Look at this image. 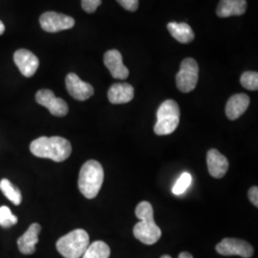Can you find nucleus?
Here are the masks:
<instances>
[{
    "label": "nucleus",
    "mask_w": 258,
    "mask_h": 258,
    "mask_svg": "<svg viewBox=\"0 0 258 258\" xmlns=\"http://www.w3.org/2000/svg\"><path fill=\"white\" fill-rule=\"evenodd\" d=\"M33 155L38 158L51 159L59 163L67 160L72 153V147L68 140L62 137H39L30 145Z\"/></svg>",
    "instance_id": "obj_1"
},
{
    "label": "nucleus",
    "mask_w": 258,
    "mask_h": 258,
    "mask_svg": "<svg viewBox=\"0 0 258 258\" xmlns=\"http://www.w3.org/2000/svg\"><path fill=\"white\" fill-rule=\"evenodd\" d=\"M136 216L140 219L133 229L134 236L146 245H153L162 236V231L154 221V212L151 204L143 201L138 204Z\"/></svg>",
    "instance_id": "obj_2"
},
{
    "label": "nucleus",
    "mask_w": 258,
    "mask_h": 258,
    "mask_svg": "<svg viewBox=\"0 0 258 258\" xmlns=\"http://www.w3.org/2000/svg\"><path fill=\"white\" fill-rule=\"evenodd\" d=\"M104 179L102 166L95 160H89L81 168L78 185L83 196L94 199L100 192Z\"/></svg>",
    "instance_id": "obj_3"
},
{
    "label": "nucleus",
    "mask_w": 258,
    "mask_h": 258,
    "mask_svg": "<svg viewBox=\"0 0 258 258\" xmlns=\"http://www.w3.org/2000/svg\"><path fill=\"white\" fill-rule=\"evenodd\" d=\"M89 245L88 233L84 230L78 229L60 237L55 247L64 258H81Z\"/></svg>",
    "instance_id": "obj_4"
},
{
    "label": "nucleus",
    "mask_w": 258,
    "mask_h": 258,
    "mask_svg": "<svg viewBox=\"0 0 258 258\" xmlns=\"http://www.w3.org/2000/svg\"><path fill=\"white\" fill-rule=\"evenodd\" d=\"M180 122V108L173 100H166L157 111L154 132L159 136L169 135L175 131Z\"/></svg>",
    "instance_id": "obj_5"
},
{
    "label": "nucleus",
    "mask_w": 258,
    "mask_h": 258,
    "mask_svg": "<svg viewBox=\"0 0 258 258\" xmlns=\"http://www.w3.org/2000/svg\"><path fill=\"white\" fill-rule=\"evenodd\" d=\"M199 78V66L196 60L184 58L180 66V71L176 75L177 88L183 93H189L195 89Z\"/></svg>",
    "instance_id": "obj_6"
},
{
    "label": "nucleus",
    "mask_w": 258,
    "mask_h": 258,
    "mask_svg": "<svg viewBox=\"0 0 258 258\" xmlns=\"http://www.w3.org/2000/svg\"><path fill=\"white\" fill-rule=\"evenodd\" d=\"M216 251L224 256L238 255L250 258L253 255V248L247 241L237 238H224L215 247Z\"/></svg>",
    "instance_id": "obj_7"
},
{
    "label": "nucleus",
    "mask_w": 258,
    "mask_h": 258,
    "mask_svg": "<svg viewBox=\"0 0 258 258\" xmlns=\"http://www.w3.org/2000/svg\"><path fill=\"white\" fill-rule=\"evenodd\" d=\"M39 23L42 30L48 33H57L63 30L74 27L73 18L55 12H46L39 18Z\"/></svg>",
    "instance_id": "obj_8"
},
{
    "label": "nucleus",
    "mask_w": 258,
    "mask_h": 258,
    "mask_svg": "<svg viewBox=\"0 0 258 258\" xmlns=\"http://www.w3.org/2000/svg\"><path fill=\"white\" fill-rule=\"evenodd\" d=\"M36 101L38 104L46 107L52 115L56 117H64L69 111L66 102L60 98L55 97L54 92L49 89H41L37 91Z\"/></svg>",
    "instance_id": "obj_9"
},
{
    "label": "nucleus",
    "mask_w": 258,
    "mask_h": 258,
    "mask_svg": "<svg viewBox=\"0 0 258 258\" xmlns=\"http://www.w3.org/2000/svg\"><path fill=\"white\" fill-rule=\"evenodd\" d=\"M65 84L68 93L77 101H86L94 95L92 85L82 81L75 73H69L66 76Z\"/></svg>",
    "instance_id": "obj_10"
},
{
    "label": "nucleus",
    "mask_w": 258,
    "mask_h": 258,
    "mask_svg": "<svg viewBox=\"0 0 258 258\" xmlns=\"http://www.w3.org/2000/svg\"><path fill=\"white\" fill-rule=\"evenodd\" d=\"M14 61L20 71L26 78H31L36 74L39 66L37 55L26 49H19L14 55Z\"/></svg>",
    "instance_id": "obj_11"
},
{
    "label": "nucleus",
    "mask_w": 258,
    "mask_h": 258,
    "mask_svg": "<svg viewBox=\"0 0 258 258\" xmlns=\"http://www.w3.org/2000/svg\"><path fill=\"white\" fill-rule=\"evenodd\" d=\"M103 62L113 78L125 80L129 76L128 69L122 62V55L118 50H109L103 56Z\"/></svg>",
    "instance_id": "obj_12"
},
{
    "label": "nucleus",
    "mask_w": 258,
    "mask_h": 258,
    "mask_svg": "<svg viewBox=\"0 0 258 258\" xmlns=\"http://www.w3.org/2000/svg\"><path fill=\"white\" fill-rule=\"evenodd\" d=\"M207 165L210 174L216 179L226 175L229 169V161L217 149L212 148L207 154Z\"/></svg>",
    "instance_id": "obj_13"
},
{
    "label": "nucleus",
    "mask_w": 258,
    "mask_h": 258,
    "mask_svg": "<svg viewBox=\"0 0 258 258\" xmlns=\"http://www.w3.org/2000/svg\"><path fill=\"white\" fill-rule=\"evenodd\" d=\"M41 231L39 224L34 223L28 228L26 232L18 240L19 251L23 254H33L36 251V245L38 243V235Z\"/></svg>",
    "instance_id": "obj_14"
},
{
    "label": "nucleus",
    "mask_w": 258,
    "mask_h": 258,
    "mask_svg": "<svg viewBox=\"0 0 258 258\" xmlns=\"http://www.w3.org/2000/svg\"><path fill=\"white\" fill-rule=\"evenodd\" d=\"M249 97L246 94H235L229 99L226 105V115L231 120H237L249 107Z\"/></svg>",
    "instance_id": "obj_15"
},
{
    "label": "nucleus",
    "mask_w": 258,
    "mask_h": 258,
    "mask_svg": "<svg viewBox=\"0 0 258 258\" xmlns=\"http://www.w3.org/2000/svg\"><path fill=\"white\" fill-rule=\"evenodd\" d=\"M107 97L113 104L127 103L134 98V88L129 83H114L108 90Z\"/></svg>",
    "instance_id": "obj_16"
},
{
    "label": "nucleus",
    "mask_w": 258,
    "mask_h": 258,
    "mask_svg": "<svg viewBox=\"0 0 258 258\" xmlns=\"http://www.w3.org/2000/svg\"><path fill=\"white\" fill-rule=\"evenodd\" d=\"M246 0H220L216 9V15L219 18L242 16L246 12Z\"/></svg>",
    "instance_id": "obj_17"
},
{
    "label": "nucleus",
    "mask_w": 258,
    "mask_h": 258,
    "mask_svg": "<svg viewBox=\"0 0 258 258\" xmlns=\"http://www.w3.org/2000/svg\"><path fill=\"white\" fill-rule=\"evenodd\" d=\"M167 30L169 34L180 43H189L194 39V33L191 27L187 23L169 22L167 24Z\"/></svg>",
    "instance_id": "obj_18"
},
{
    "label": "nucleus",
    "mask_w": 258,
    "mask_h": 258,
    "mask_svg": "<svg viewBox=\"0 0 258 258\" xmlns=\"http://www.w3.org/2000/svg\"><path fill=\"white\" fill-rule=\"evenodd\" d=\"M111 250L109 246L103 241H95L83 253V258H109Z\"/></svg>",
    "instance_id": "obj_19"
},
{
    "label": "nucleus",
    "mask_w": 258,
    "mask_h": 258,
    "mask_svg": "<svg viewBox=\"0 0 258 258\" xmlns=\"http://www.w3.org/2000/svg\"><path fill=\"white\" fill-rule=\"evenodd\" d=\"M0 190L14 205L19 206L21 204V191L18 186L12 184L8 179H2L0 181Z\"/></svg>",
    "instance_id": "obj_20"
},
{
    "label": "nucleus",
    "mask_w": 258,
    "mask_h": 258,
    "mask_svg": "<svg viewBox=\"0 0 258 258\" xmlns=\"http://www.w3.org/2000/svg\"><path fill=\"white\" fill-rule=\"evenodd\" d=\"M18 223V217L12 212L8 207H0V226L4 229H9Z\"/></svg>",
    "instance_id": "obj_21"
},
{
    "label": "nucleus",
    "mask_w": 258,
    "mask_h": 258,
    "mask_svg": "<svg viewBox=\"0 0 258 258\" xmlns=\"http://www.w3.org/2000/svg\"><path fill=\"white\" fill-rule=\"evenodd\" d=\"M241 85L250 91H254L258 89V74L257 72L247 71L243 73L240 78Z\"/></svg>",
    "instance_id": "obj_22"
},
{
    "label": "nucleus",
    "mask_w": 258,
    "mask_h": 258,
    "mask_svg": "<svg viewBox=\"0 0 258 258\" xmlns=\"http://www.w3.org/2000/svg\"><path fill=\"white\" fill-rule=\"evenodd\" d=\"M191 182H192L191 175L188 172H184L173 185L172 192L175 195L184 194V191L188 188V186L191 184Z\"/></svg>",
    "instance_id": "obj_23"
},
{
    "label": "nucleus",
    "mask_w": 258,
    "mask_h": 258,
    "mask_svg": "<svg viewBox=\"0 0 258 258\" xmlns=\"http://www.w3.org/2000/svg\"><path fill=\"white\" fill-rule=\"evenodd\" d=\"M101 4L102 0H82V7L88 14H93L96 12Z\"/></svg>",
    "instance_id": "obj_24"
},
{
    "label": "nucleus",
    "mask_w": 258,
    "mask_h": 258,
    "mask_svg": "<svg viewBox=\"0 0 258 258\" xmlns=\"http://www.w3.org/2000/svg\"><path fill=\"white\" fill-rule=\"evenodd\" d=\"M120 6L130 12H135L138 9L139 0H117Z\"/></svg>",
    "instance_id": "obj_25"
},
{
    "label": "nucleus",
    "mask_w": 258,
    "mask_h": 258,
    "mask_svg": "<svg viewBox=\"0 0 258 258\" xmlns=\"http://www.w3.org/2000/svg\"><path fill=\"white\" fill-rule=\"evenodd\" d=\"M249 201L255 207H258V187L257 186H252L249 188L248 192Z\"/></svg>",
    "instance_id": "obj_26"
},
{
    "label": "nucleus",
    "mask_w": 258,
    "mask_h": 258,
    "mask_svg": "<svg viewBox=\"0 0 258 258\" xmlns=\"http://www.w3.org/2000/svg\"><path fill=\"white\" fill-rule=\"evenodd\" d=\"M178 258H194V256L189 252H187V251H183V252H181L179 254V257Z\"/></svg>",
    "instance_id": "obj_27"
},
{
    "label": "nucleus",
    "mask_w": 258,
    "mask_h": 258,
    "mask_svg": "<svg viewBox=\"0 0 258 258\" xmlns=\"http://www.w3.org/2000/svg\"><path fill=\"white\" fill-rule=\"evenodd\" d=\"M5 32V25L3 24V22L0 20V36L3 35Z\"/></svg>",
    "instance_id": "obj_28"
},
{
    "label": "nucleus",
    "mask_w": 258,
    "mask_h": 258,
    "mask_svg": "<svg viewBox=\"0 0 258 258\" xmlns=\"http://www.w3.org/2000/svg\"><path fill=\"white\" fill-rule=\"evenodd\" d=\"M160 258H171L170 255H167V254H165V255H162Z\"/></svg>",
    "instance_id": "obj_29"
}]
</instances>
